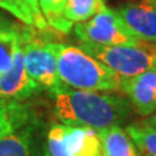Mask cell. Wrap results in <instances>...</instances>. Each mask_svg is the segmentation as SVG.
Segmentation results:
<instances>
[{"label": "cell", "instance_id": "1", "mask_svg": "<svg viewBox=\"0 0 156 156\" xmlns=\"http://www.w3.org/2000/svg\"><path fill=\"white\" fill-rule=\"evenodd\" d=\"M56 119L62 124L96 131L126 124L135 113L125 96L107 91H87L65 85L48 92Z\"/></svg>", "mask_w": 156, "mask_h": 156}, {"label": "cell", "instance_id": "2", "mask_svg": "<svg viewBox=\"0 0 156 156\" xmlns=\"http://www.w3.org/2000/svg\"><path fill=\"white\" fill-rule=\"evenodd\" d=\"M60 81L68 87L87 91H119L121 77L80 47L53 43Z\"/></svg>", "mask_w": 156, "mask_h": 156}, {"label": "cell", "instance_id": "3", "mask_svg": "<svg viewBox=\"0 0 156 156\" xmlns=\"http://www.w3.org/2000/svg\"><path fill=\"white\" fill-rule=\"evenodd\" d=\"M80 48L103 62L121 78L134 77L156 66V44L139 41L135 44L101 46L81 42Z\"/></svg>", "mask_w": 156, "mask_h": 156}, {"label": "cell", "instance_id": "4", "mask_svg": "<svg viewBox=\"0 0 156 156\" xmlns=\"http://www.w3.org/2000/svg\"><path fill=\"white\" fill-rule=\"evenodd\" d=\"M33 30V27L25 25L22 33L25 69L27 76L42 90L50 92L64 85L58 78L57 58L52 42H44L37 38Z\"/></svg>", "mask_w": 156, "mask_h": 156}, {"label": "cell", "instance_id": "5", "mask_svg": "<svg viewBox=\"0 0 156 156\" xmlns=\"http://www.w3.org/2000/svg\"><path fill=\"white\" fill-rule=\"evenodd\" d=\"M44 156H101L99 134L83 126L53 124L46 135Z\"/></svg>", "mask_w": 156, "mask_h": 156}, {"label": "cell", "instance_id": "6", "mask_svg": "<svg viewBox=\"0 0 156 156\" xmlns=\"http://www.w3.org/2000/svg\"><path fill=\"white\" fill-rule=\"evenodd\" d=\"M74 33L81 42L101 46L135 44L140 39L126 26L116 11L105 8L90 20L74 25Z\"/></svg>", "mask_w": 156, "mask_h": 156}, {"label": "cell", "instance_id": "7", "mask_svg": "<svg viewBox=\"0 0 156 156\" xmlns=\"http://www.w3.org/2000/svg\"><path fill=\"white\" fill-rule=\"evenodd\" d=\"M135 113L148 117L156 112V66L134 77L121 78L120 90Z\"/></svg>", "mask_w": 156, "mask_h": 156}, {"label": "cell", "instance_id": "8", "mask_svg": "<svg viewBox=\"0 0 156 156\" xmlns=\"http://www.w3.org/2000/svg\"><path fill=\"white\" fill-rule=\"evenodd\" d=\"M41 91L42 89L26 73L25 62H23L22 37H21V41H20V43L16 47V51H14L11 68L4 74L0 76V96L23 101Z\"/></svg>", "mask_w": 156, "mask_h": 156}, {"label": "cell", "instance_id": "9", "mask_svg": "<svg viewBox=\"0 0 156 156\" xmlns=\"http://www.w3.org/2000/svg\"><path fill=\"white\" fill-rule=\"evenodd\" d=\"M116 12L136 38L156 44V2L128 3Z\"/></svg>", "mask_w": 156, "mask_h": 156}, {"label": "cell", "instance_id": "10", "mask_svg": "<svg viewBox=\"0 0 156 156\" xmlns=\"http://www.w3.org/2000/svg\"><path fill=\"white\" fill-rule=\"evenodd\" d=\"M0 156H44V150H42L39 140L37 120L0 138Z\"/></svg>", "mask_w": 156, "mask_h": 156}, {"label": "cell", "instance_id": "11", "mask_svg": "<svg viewBox=\"0 0 156 156\" xmlns=\"http://www.w3.org/2000/svg\"><path fill=\"white\" fill-rule=\"evenodd\" d=\"M35 120L30 107L22 101L0 96V138H4Z\"/></svg>", "mask_w": 156, "mask_h": 156}, {"label": "cell", "instance_id": "12", "mask_svg": "<svg viewBox=\"0 0 156 156\" xmlns=\"http://www.w3.org/2000/svg\"><path fill=\"white\" fill-rule=\"evenodd\" d=\"M101 156H142L122 126H111L98 131Z\"/></svg>", "mask_w": 156, "mask_h": 156}, {"label": "cell", "instance_id": "13", "mask_svg": "<svg viewBox=\"0 0 156 156\" xmlns=\"http://www.w3.org/2000/svg\"><path fill=\"white\" fill-rule=\"evenodd\" d=\"M0 9L37 30H46L48 26L39 7V0H0Z\"/></svg>", "mask_w": 156, "mask_h": 156}, {"label": "cell", "instance_id": "14", "mask_svg": "<svg viewBox=\"0 0 156 156\" xmlns=\"http://www.w3.org/2000/svg\"><path fill=\"white\" fill-rule=\"evenodd\" d=\"M23 26L17 25L0 13V76L11 68L13 55L21 41Z\"/></svg>", "mask_w": 156, "mask_h": 156}, {"label": "cell", "instance_id": "15", "mask_svg": "<svg viewBox=\"0 0 156 156\" xmlns=\"http://www.w3.org/2000/svg\"><path fill=\"white\" fill-rule=\"evenodd\" d=\"M107 8L104 0H66L62 9L64 18L73 26L90 20Z\"/></svg>", "mask_w": 156, "mask_h": 156}, {"label": "cell", "instance_id": "16", "mask_svg": "<svg viewBox=\"0 0 156 156\" xmlns=\"http://www.w3.org/2000/svg\"><path fill=\"white\" fill-rule=\"evenodd\" d=\"M126 133L133 139L142 156H156V129L143 124L142 121L129 124Z\"/></svg>", "mask_w": 156, "mask_h": 156}, {"label": "cell", "instance_id": "17", "mask_svg": "<svg viewBox=\"0 0 156 156\" xmlns=\"http://www.w3.org/2000/svg\"><path fill=\"white\" fill-rule=\"evenodd\" d=\"M65 2L66 0H39V7L47 25L61 33H69L72 29V25L62 14Z\"/></svg>", "mask_w": 156, "mask_h": 156}, {"label": "cell", "instance_id": "18", "mask_svg": "<svg viewBox=\"0 0 156 156\" xmlns=\"http://www.w3.org/2000/svg\"><path fill=\"white\" fill-rule=\"evenodd\" d=\"M142 122L146 124V125H148V126H151V128L156 129V112H155V113H152L151 116L146 117L144 120H142Z\"/></svg>", "mask_w": 156, "mask_h": 156}, {"label": "cell", "instance_id": "19", "mask_svg": "<svg viewBox=\"0 0 156 156\" xmlns=\"http://www.w3.org/2000/svg\"><path fill=\"white\" fill-rule=\"evenodd\" d=\"M151 2H156V0H151Z\"/></svg>", "mask_w": 156, "mask_h": 156}]
</instances>
